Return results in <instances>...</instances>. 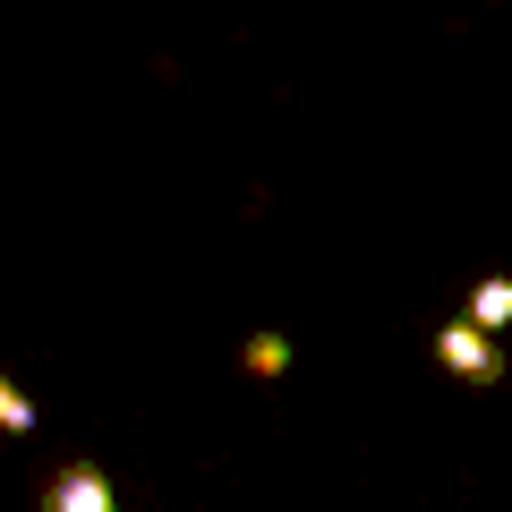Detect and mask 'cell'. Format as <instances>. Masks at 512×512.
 <instances>
[{"mask_svg": "<svg viewBox=\"0 0 512 512\" xmlns=\"http://www.w3.org/2000/svg\"><path fill=\"white\" fill-rule=\"evenodd\" d=\"M436 367L444 376H461V384H504V350H495V333H478L470 316H453V325H436Z\"/></svg>", "mask_w": 512, "mask_h": 512, "instance_id": "6da1fadb", "label": "cell"}, {"mask_svg": "<svg viewBox=\"0 0 512 512\" xmlns=\"http://www.w3.org/2000/svg\"><path fill=\"white\" fill-rule=\"evenodd\" d=\"M35 512H120V487H111V470H94V461H60V470L43 478Z\"/></svg>", "mask_w": 512, "mask_h": 512, "instance_id": "7a4b0ae2", "label": "cell"}, {"mask_svg": "<svg viewBox=\"0 0 512 512\" xmlns=\"http://www.w3.org/2000/svg\"><path fill=\"white\" fill-rule=\"evenodd\" d=\"M470 325H478V333H504V325H512V274H487V282L470 291Z\"/></svg>", "mask_w": 512, "mask_h": 512, "instance_id": "3957f363", "label": "cell"}, {"mask_svg": "<svg viewBox=\"0 0 512 512\" xmlns=\"http://www.w3.org/2000/svg\"><path fill=\"white\" fill-rule=\"evenodd\" d=\"M239 367H248V376H282V367H291V342H282V333H248Z\"/></svg>", "mask_w": 512, "mask_h": 512, "instance_id": "277c9868", "label": "cell"}, {"mask_svg": "<svg viewBox=\"0 0 512 512\" xmlns=\"http://www.w3.org/2000/svg\"><path fill=\"white\" fill-rule=\"evenodd\" d=\"M35 419H43V410L26 402V384L0 376V436H35Z\"/></svg>", "mask_w": 512, "mask_h": 512, "instance_id": "5b68a950", "label": "cell"}]
</instances>
